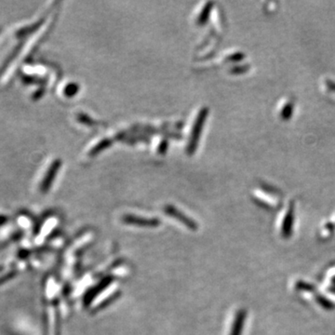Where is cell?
Segmentation results:
<instances>
[{
    "instance_id": "cell-1",
    "label": "cell",
    "mask_w": 335,
    "mask_h": 335,
    "mask_svg": "<svg viewBox=\"0 0 335 335\" xmlns=\"http://www.w3.org/2000/svg\"><path fill=\"white\" fill-rule=\"evenodd\" d=\"M208 113L207 108H203V109L199 111V113L197 115L196 121H195L194 126H193L189 144H188V147H187V152H188L189 155L194 154L197 150V145H198V142H199V139H200V134L202 133L203 126H204L205 121H206Z\"/></svg>"
},
{
    "instance_id": "cell-2",
    "label": "cell",
    "mask_w": 335,
    "mask_h": 335,
    "mask_svg": "<svg viewBox=\"0 0 335 335\" xmlns=\"http://www.w3.org/2000/svg\"><path fill=\"white\" fill-rule=\"evenodd\" d=\"M123 223L129 226H139V227H157L160 226V221L158 219H147V218H141L136 215L132 214H125L122 217Z\"/></svg>"
},
{
    "instance_id": "cell-3",
    "label": "cell",
    "mask_w": 335,
    "mask_h": 335,
    "mask_svg": "<svg viewBox=\"0 0 335 335\" xmlns=\"http://www.w3.org/2000/svg\"><path fill=\"white\" fill-rule=\"evenodd\" d=\"M165 213L170 215L171 217H173L174 219L177 220L181 222L183 225H185L186 227H188L191 230H197V223L195 221L190 219L189 217H187L185 214H183L182 212L178 211L177 208L172 206V205H167L164 208Z\"/></svg>"
},
{
    "instance_id": "cell-4",
    "label": "cell",
    "mask_w": 335,
    "mask_h": 335,
    "mask_svg": "<svg viewBox=\"0 0 335 335\" xmlns=\"http://www.w3.org/2000/svg\"><path fill=\"white\" fill-rule=\"evenodd\" d=\"M111 282H113V277H105V278L103 279L98 285L94 286L93 289H90L87 294L85 295V296H84V299H83L84 305L86 306L91 305V304L93 303V301L100 294H102L104 289H106V288L109 286Z\"/></svg>"
},
{
    "instance_id": "cell-5",
    "label": "cell",
    "mask_w": 335,
    "mask_h": 335,
    "mask_svg": "<svg viewBox=\"0 0 335 335\" xmlns=\"http://www.w3.org/2000/svg\"><path fill=\"white\" fill-rule=\"evenodd\" d=\"M59 167H61V161L60 160H56V161L52 164V167L49 169L46 177H45V179H44L43 183H42V186H41L42 187V190L47 191L51 187V185H52L53 180H54L56 174H57Z\"/></svg>"
},
{
    "instance_id": "cell-6",
    "label": "cell",
    "mask_w": 335,
    "mask_h": 335,
    "mask_svg": "<svg viewBox=\"0 0 335 335\" xmlns=\"http://www.w3.org/2000/svg\"><path fill=\"white\" fill-rule=\"evenodd\" d=\"M212 10V4H207V6L205 7L204 11H203L202 13L200 14V17L198 19V23L199 24H205L207 20H208V14H210V12Z\"/></svg>"
},
{
    "instance_id": "cell-7",
    "label": "cell",
    "mask_w": 335,
    "mask_h": 335,
    "mask_svg": "<svg viewBox=\"0 0 335 335\" xmlns=\"http://www.w3.org/2000/svg\"><path fill=\"white\" fill-rule=\"evenodd\" d=\"M110 144H111V142H110L109 140H104V141H102L99 145H96V146L93 148L92 152H91V155L98 154L99 152L104 150V148H106L108 145H110Z\"/></svg>"
},
{
    "instance_id": "cell-8",
    "label": "cell",
    "mask_w": 335,
    "mask_h": 335,
    "mask_svg": "<svg viewBox=\"0 0 335 335\" xmlns=\"http://www.w3.org/2000/svg\"><path fill=\"white\" fill-rule=\"evenodd\" d=\"M118 295H119V294L116 292L115 295L108 297V299H106V300L104 301L103 303H101V305L98 306V308H96V311H97V310H102V309H104V307H106V306H108L110 303H113V302L116 300V298L118 297Z\"/></svg>"
},
{
    "instance_id": "cell-9",
    "label": "cell",
    "mask_w": 335,
    "mask_h": 335,
    "mask_svg": "<svg viewBox=\"0 0 335 335\" xmlns=\"http://www.w3.org/2000/svg\"><path fill=\"white\" fill-rule=\"evenodd\" d=\"M68 89H69V91H67V95H69V96L75 94L76 92H77V90H78V88H77L76 85H70Z\"/></svg>"
}]
</instances>
